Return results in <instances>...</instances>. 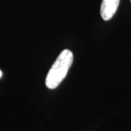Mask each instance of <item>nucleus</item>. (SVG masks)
I'll list each match as a JSON object with an SVG mask.
<instances>
[{"label":"nucleus","instance_id":"7ed1b4c3","mask_svg":"<svg viewBox=\"0 0 131 131\" xmlns=\"http://www.w3.org/2000/svg\"><path fill=\"white\" fill-rule=\"evenodd\" d=\"M2 71L0 70V77H2Z\"/></svg>","mask_w":131,"mask_h":131},{"label":"nucleus","instance_id":"f03ea898","mask_svg":"<svg viewBox=\"0 0 131 131\" xmlns=\"http://www.w3.org/2000/svg\"><path fill=\"white\" fill-rule=\"evenodd\" d=\"M120 0H103L101 6V15L104 20H109L117 12Z\"/></svg>","mask_w":131,"mask_h":131},{"label":"nucleus","instance_id":"f257e3e1","mask_svg":"<svg viewBox=\"0 0 131 131\" xmlns=\"http://www.w3.org/2000/svg\"><path fill=\"white\" fill-rule=\"evenodd\" d=\"M74 56L72 52L65 49L60 53L48 71L45 84L49 89H55L65 79L68 71L73 63Z\"/></svg>","mask_w":131,"mask_h":131},{"label":"nucleus","instance_id":"20e7f679","mask_svg":"<svg viewBox=\"0 0 131 131\" xmlns=\"http://www.w3.org/2000/svg\"><path fill=\"white\" fill-rule=\"evenodd\" d=\"M130 2H131V0H130Z\"/></svg>","mask_w":131,"mask_h":131}]
</instances>
